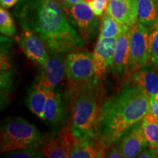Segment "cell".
<instances>
[{"instance_id": "obj_20", "label": "cell", "mask_w": 158, "mask_h": 158, "mask_svg": "<svg viewBox=\"0 0 158 158\" xmlns=\"http://www.w3.org/2000/svg\"><path fill=\"white\" fill-rule=\"evenodd\" d=\"M141 126L149 147L155 148L158 145V117L148 112L141 119Z\"/></svg>"}, {"instance_id": "obj_10", "label": "cell", "mask_w": 158, "mask_h": 158, "mask_svg": "<svg viewBox=\"0 0 158 158\" xmlns=\"http://www.w3.org/2000/svg\"><path fill=\"white\" fill-rule=\"evenodd\" d=\"M65 59L62 53L52 54L42 67L35 84L48 90H54L66 74Z\"/></svg>"}, {"instance_id": "obj_9", "label": "cell", "mask_w": 158, "mask_h": 158, "mask_svg": "<svg viewBox=\"0 0 158 158\" xmlns=\"http://www.w3.org/2000/svg\"><path fill=\"white\" fill-rule=\"evenodd\" d=\"M116 146L124 158L138 157L149 147L141 126V120L128 128L116 141Z\"/></svg>"}, {"instance_id": "obj_7", "label": "cell", "mask_w": 158, "mask_h": 158, "mask_svg": "<svg viewBox=\"0 0 158 158\" xmlns=\"http://www.w3.org/2000/svg\"><path fill=\"white\" fill-rule=\"evenodd\" d=\"M63 9L83 39L88 40L94 36L99 21L89 4L81 0L73 5H64Z\"/></svg>"}, {"instance_id": "obj_2", "label": "cell", "mask_w": 158, "mask_h": 158, "mask_svg": "<svg viewBox=\"0 0 158 158\" xmlns=\"http://www.w3.org/2000/svg\"><path fill=\"white\" fill-rule=\"evenodd\" d=\"M149 96L139 85L124 86L102 104L99 116L97 138L109 147L116 143L128 128L149 112Z\"/></svg>"}, {"instance_id": "obj_15", "label": "cell", "mask_w": 158, "mask_h": 158, "mask_svg": "<svg viewBox=\"0 0 158 158\" xmlns=\"http://www.w3.org/2000/svg\"><path fill=\"white\" fill-rule=\"evenodd\" d=\"M130 27H127L117 37L115 51H114L112 71L116 78H119L124 76L129 59Z\"/></svg>"}, {"instance_id": "obj_13", "label": "cell", "mask_w": 158, "mask_h": 158, "mask_svg": "<svg viewBox=\"0 0 158 158\" xmlns=\"http://www.w3.org/2000/svg\"><path fill=\"white\" fill-rule=\"evenodd\" d=\"M106 13L123 26L131 27L138 21L136 0H108Z\"/></svg>"}, {"instance_id": "obj_31", "label": "cell", "mask_w": 158, "mask_h": 158, "mask_svg": "<svg viewBox=\"0 0 158 158\" xmlns=\"http://www.w3.org/2000/svg\"><path fill=\"white\" fill-rule=\"evenodd\" d=\"M83 1H84L85 2H86L87 4H89V5H90V4L92 3L94 0H83Z\"/></svg>"}, {"instance_id": "obj_21", "label": "cell", "mask_w": 158, "mask_h": 158, "mask_svg": "<svg viewBox=\"0 0 158 158\" xmlns=\"http://www.w3.org/2000/svg\"><path fill=\"white\" fill-rule=\"evenodd\" d=\"M127 27H129L120 24L106 11L102 14L101 19L99 37L100 38L118 37Z\"/></svg>"}, {"instance_id": "obj_19", "label": "cell", "mask_w": 158, "mask_h": 158, "mask_svg": "<svg viewBox=\"0 0 158 158\" xmlns=\"http://www.w3.org/2000/svg\"><path fill=\"white\" fill-rule=\"evenodd\" d=\"M138 21L151 29L158 21V0H136Z\"/></svg>"}, {"instance_id": "obj_4", "label": "cell", "mask_w": 158, "mask_h": 158, "mask_svg": "<svg viewBox=\"0 0 158 158\" xmlns=\"http://www.w3.org/2000/svg\"><path fill=\"white\" fill-rule=\"evenodd\" d=\"M1 154L15 150L37 148L42 145L44 136L34 124L19 116L6 118L2 124Z\"/></svg>"}, {"instance_id": "obj_5", "label": "cell", "mask_w": 158, "mask_h": 158, "mask_svg": "<svg viewBox=\"0 0 158 158\" xmlns=\"http://www.w3.org/2000/svg\"><path fill=\"white\" fill-rule=\"evenodd\" d=\"M149 59V29L138 21L130 27L129 59L124 76L130 77L135 71L147 64Z\"/></svg>"}, {"instance_id": "obj_17", "label": "cell", "mask_w": 158, "mask_h": 158, "mask_svg": "<svg viewBox=\"0 0 158 158\" xmlns=\"http://www.w3.org/2000/svg\"><path fill=\"white\" fill-rule=\"evenodd\" d=\"M132 83L143 87L150 97L158 94V74L149 64L138 69L130 76Z\"/></svg>"}, {"instance_id": "obj_11", "label": "cell", "mask_w": 158, "mask_h": 158, "mask_svg": "<svg viewBox=\"0 0 158 158\" xmlns=\"http://www.w3.org/2000/svg\"><path fill=\"white\" fill-rule=\"evenodd\" d=\"M16 40L21 50L31 61L41 67L44 66L49 56L44 43L37 35L29 30L22 29Z\"/></svg>"}, {"instance_id": "obj_24", "label": "cell", "mask_w": 158, "mask_h": 158, "mask_svg": "<svg viewBox=\"0 0 158 158\" xmlns=\"http://www.w3.org/2000/svg\"><path fill=\"white\" fill-rule=\"evenodd\" d=\"M15 151L10 152L5 157L9 158H41L44 157L42 152L35 148H27Z\"/></svg>"}, {"instance_id": "obj_16", "label": "cell", "mask_w": 158, "mask_h": 158, "mask_svg": "<svg viewBox=\"0 0 158 158\" xmlns=\"http://www.w3.org/2000/svg\"><path fill=\"white\" fill-rule=\"evenodd\" d=\"M108 146L100 141L98 138L80 139L77 138L76 143L71 152V158H101L106 157Z\"/></svg>"}, {"instance_id": "obj_30", "label": "cell", "mask_w": 158, "mask_h": 158, "mask_svg": "<svg viewBox=\"0 0 158 158\" xmlns=\"http://www.w3.org/2000/svg\"><path fill=\"white\" fill-rule=\"evenodd\" d=\"M80 1L81 0H62V2H64V5H73Z\"/></svg>"}, {"instance_id": "obj_27", "label": "cell", "mask_w": 158, "mask_h": 158, "mask_svg": "<svg viewBox=\"0 0 158 158\" xmlns=\"http://www.w3.org/2000/svg\"><path fill=\"white\" fill-rule=\"evenodd\" d=\"M149 111L154 115L158 117V100L155 97H150L149 98Z\"/></svg>"}, {"instance_id": "obj_28", "label": "cell", "mask_w": 158, "mask_h": 158, "mask_svg": "<svg viewBox=\"0 0 158 158\" xmlns=\"http://www.w3.org/2000/svg\"><path fill=\"white\" fill-rule=\"evenodd\" d=\"M138 157L140 158H155L157 157L155 153V148L149 147V149L143 150L142 152L138 156Z\"/></svg>"}, {"instance_id": "obj_33", "label": "cell", "mask_w": 158, "mask_h": 158, "mask_svg": "<svg viewBox=\"0 0 158 158\" xmlns=\"http://www.w3.org/2000/svg\"><path fill=\"white\" fill-rule=\"evenodd\" d=\"M155 98L156 99H157V100H158V94H157V96H156V97H155Z\"/></svg>"}, {"instance_id": "obj_14", "label": "cell", "mask_w": 158, "mask_h": 158, "mask_svg": "<svg viewBox=\"0 0 158 158\" xmlns=\"http://www.w3.org/2000/svg\"><path fill=\"white\" fill-rule=\"evenodd\" d=\"M67 110L66 102L62 94L54 90H48L43 121L52 127H58L66 119Z\"/></svg>"}, {"instance_id": "obj_6", "label": "cell", "mask_w": 158, "mask_h": 158, "mask_svg": "<svg viewBox=\"0 0 158 158\" xmlns=\"http://www.w3.org/2000/svg\"><path fill=\"white\" fill-rule=\"evenodd\" d=\"M66 76L70 85L83 84L94 78L93 54L87 51H72L65 59Z\"/></svg>"}, {"instance_id": "obj_18", "label": "cell", "mask_w": 158, "mask_h": 158, "mask_svg": "<svg viewBox=\"0 0 158 158\" xmlns=\"http://www.w3.org/2000/svg\"><path fill=\"white\" fill-rule=\"evenodd\" d=\"M48 89L34 84L29 90L27 98V106L31 112L43 119L46 104Z\"/></svg>"}, {"instance_id": "obj_22", "label": "cell", "mask_w": 158, "mask_h": 158, "mask_svg": "<svg viewBox=\"0 0 158 158\" xmlns=\"http://www.w3.org/2000/svg\"><path fill=\"white\" fill-rule=\"evenodd\" d=\"M0 31L6 37H13L16 32V28L11 15L5 8H0Z\"/></svg>"}, {"instance_id": "obj_8", "label": "cell", "mask_w": 158, "mask_h": 158, "mask_svg": "<svg viewBox=\"0 0 158 158\" xmlns=\"http://www.w3.org/2000/svg\"><path fill=\"white\" fill-rule=\"evenodd\" d=\"M77 137L70 126H63L56 133L48 135L43 140L42 145L37 148L44 157H70Z\"/></svg>"}, {"instance_id": "obj_29", "label": "cell", "mask_w": 158, "mask_h": 158, "mask_svg": "<svg viewBox=\"0 0 158 158\" xmlns=\"http://www.w3.org/2000/svg\"><path fill=\"white\" fill-rule=\"evenodd\" d=\"M19 2V0H0V5L2 7L8 9L15 6Z\"/></svg>"}, {"instance_id": "obj_26", "label": "cell", "mask_w": 158, "mask_h": 158, "mask_svg": "<svg viewBox=\"0 0 158 158\" xmlns=\"http://www.w3.org/2000/svg\"><path fill=\"white\" fill-rule=\"evenodd\" d=\"M106 157L108 158H123L121 152L118 149L117 146L111 144L108 147L106 153Z\"/></svg>"}, {"instance_id": "obj_25", "label": "cell", "mask_w": 158, "mask_h": 158, "mask_svg": "<svg viewBox=\"0 0 158 158\" xmlns=\"http://www.w3.org/2000/svg\"><path fill=\"white\" fill-rule=\"evenodd\" d=\"M89 6L97 16H101L107 9L108 0H94Z\"/></svg>"}, {"instance_id": "obj_1", "label": "cell", "mask_w": 158, "mask_h": 158, "mask_svg": "<svg viewBox=\"0 0 158 158\" xmlns=\"http://www.w3.org/2000/svg\"><path fill=\"white\" fill-rule=\"evenodd\" d=\"M13 12L21 29L37 35L51 54H64L84 47V40L56 0H19Z\"/></svg>"}, {"instance_id": "obj_32", "label": "cell", "mask_w": 158, "mask_h": 158, "mask_svg": "<svg viewBox=\"0 0 158 158\" xmlns=\"http://www.w3.org/2000/svg\"><path fill=\"white\" fill-rule=\"evenodd\" d=\"M155 149L156 156H157V157H158V145L157 146V147H156L155 148Z\"/></svg>"}, {"instance_id": "obj_12", "label": "cell", "mask_w": 158, "mask_h": 158, "mask_svg": "<svg viewBox=\"0 0 158 158\" xmlns=\"http://www.w3.org/2000/svg\"><path fill=\"white\" fill-rule=\"evenodd\" d=\"M117 37L100 38L98 37V43L94 48L93 57L94 62V78L100 81L106 73L108 68L113 64L114 51H115Z\"/></svg>"}, {"instance_id": "obj_23", "label": "cell", "mask_w": 158, "mask_h": 158, "mask_svg": "<svg viewBox=\"0 0 158 158\" xmlns=\"http://www.w3.org/2000/svg\"><path fill=\"white\" fill-rule=\"evenodd\" d=\"M149 45L151 63L158 69V21L149 29Z\"/></svg>"}, {"instance_id": "obj_3", "label": "cell", "mask_w": 158, "mask_h": 158, "mask_svg": "<svg viewBox=\"0 0 158 158\" xmlns=\"http://www.w3.org/2000/svg\"><path fill=\"white\" fill-rule=\"evenodd\" d=\"M94 78L89 81L70 85L71 129L80 139L97 138V128L102 106V86Z\"/></svg>"}]
</instances>
